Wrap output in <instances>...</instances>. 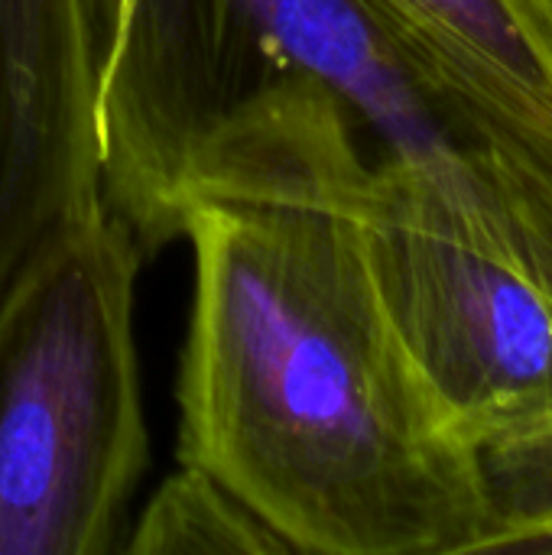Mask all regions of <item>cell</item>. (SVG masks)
<instances>
[{"mask_svg":"<svg viewBox=\"0 0 552 555\" xmlns=\"http://www.w3.org/2000/svg\"><path fill=\"white\" fill-rule=\"evenodd\" d=\"M351 179L189 202L179 465L296 555L485 553L478 452L377 296L342 202Z\"/></svg>","mask_w":552,"mask_h":555,"instance_id":"6da1fadb","label":"cell"},{"mask_svg":"<svg viewBox=\"0 0 552 555\" xmlns=\"http://www.w3.org/2000/svg\"><path fill=\"white\" fill-rule=\"evenodd\" d=\"M101 195L140 254L189 202L459 156L439 107L351 0H91Z\"/></svg>","mask_w":552,"mask_h":555,"instance_id":"7a4b0ae2","label":"cell"},{"mask_svg":"<svg viewBox=\"0 0 552 555\" xmlns=\"http://www.w3.org/2000/svg\"><path fill=\"white\" fill-rule=\"evenodd\" d=\"M140 247L107 208L0 302V555H107L150 446L133 286Z\"/></svg>","mask_w":552,"mask_h":555,"instance_id":"3957f363","label":"cell"},{"mask_svg":"<svg viewBox=\"0 0 552 555\" xmlns=\"http://www.w3.org/2000/svg\"><path fill=\"white\" fill-rule=\"evenodd\" d=\"M377 296L478 449L552 410V299L517 267L459 156H381L342 189Z\"/></svg>","mask_w":552,"mask_h":555,"instance_id":"277c9868","label":"cell"},{"mask_svg":"<svg viewBox=\"0 0 552 555\" xmlns=\"http://www.w3.org/2000/svg\"><path fill=\"white\" fill-rule=\"evenodd\" d=\"M482 169L511 250L552 260V0H351Z\"/></svg>","mask_w":552,"mask_h":555,"instance_id":"5b68a950","label":"cell"},{"mask_svg":"<svg viewBox=\"0 0 552 555\" xmlns=\"http://www.w3.org/2000/svg\"><path fill=\"white\" fill-rule=\"evenodd\" d=\"M101 211L91 0H0V302Z\"/></svg>","mask_w":552,"mask_h":555,"instance_id":"8992f818","label":"cell"},{"mask_svg":"<svg viewBox=\"0 0 552 555\" xmlns=\"http://www.w3.org/2000/svg\"><path fill=\"white\" fill-rule=\"evenodd\" d=\"M130 555L290 553L286 543L208 472L182 465L127 530Z\"/></svg>","mask_w":552,"mask_h":555,"instance_id":"52a82bcc","label":"cell"},{"mask_svg":"<svg viewBox=\"0 0 552 555\" xmlns=\"http://www.w3.org/2000/svg\"><path fill=\"white\" fill-rule=\"evenodd\" d=\"M475 452L488 507L485 553H534L552 537V410Z\"/></svg>","mask_w":552,"mask_h":555,"instance_id":"ba28073f","label":"cell"},{"mask_svg":"<svg viewBox=\"0 0 552 555\" xmlns=\"http://www.w3.org/2000/svg\"><path fill=\"white\" fill-rule=\"evenodd\" d=\"M534 553H552V537H550V540H543V543H540V546H537Z\"/></svg>","mask_w":552,"mask_h":555,"instance_id":"9c48e42d","label":"cell"}]
</instances>
